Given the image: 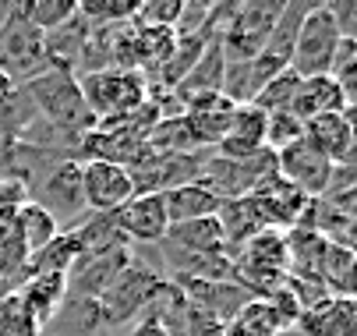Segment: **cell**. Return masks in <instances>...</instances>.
I'll return each mask as SVG.
<instances>
[{"mask_svg":"<svg viewBox=\"0 0 357 336\" xmlns=\"http://www.w3.org/2000/svg\"><path fill=\"white\" fill-rule=\"evenodd\" d=\"M78 89H82V100H85L96 128L117 124V121L131 117L135 110H142L149 103L145 75H138L131 68H96V71H85L78 78Z\"/></svg>","mask_w":357,"mask_h":336,"instance_id":"1","label":"cell"},{"mask_svg":"<svg viewBox=\"0 0 357 336\" xmlns=\"http://www.w3.org/2000/svg\"><path fill=\"white\" fill-rule=\"evenodd\" d=\"M32 103L39 110V117L46 124H54L57 131H64L68 138L82 142L96 121L82 100V89H78V78L71 71H61V68H46L43 75H36L32 82H25Z\"/></svg>","mask_w":357,"mask_h":336,"instance_id":"2","label":"cell"},{"mask_svg":"<svg viewBox=\"0 0 357 336\" xmlns=\"http://www.w3.org/2000/svg\"><path fill=\"white\" fill-rule=\"evenodd\" d=\"M29 202L43 206L50 216H54L61 234L75 230L89 216V206H85V195H82V163L75 156L50 160L29 181Z\"/></svg>","mask_w":357,"mask_h":336,"instance_id":"3","label":"cell"},{"mask_svg":"<svg viewBox=\"0 0 357 336\" xmlns=\"http://www.w3.org/2000/svg\"><path fill=\"white\" fill-rule=\"evenodd\" d=\"M160 283H163L160 273H152L149 266H142V262L131 259V262L117 273V280L96 298V305H99V312H103L107 326H110V329L135 326L138 315L149 308L152 294L160 291Z\"/></svg>","mask_w":357,"mask_h":336,"instance_id":"4","label":"cell"},{"mask_svg":"<svg viewBox=\"0 0 357 336\" xmlns=\"http://www.w3.org/2000/svg\"><path fill=\"white\" fill-rule=\"evenodd\" d=\"M280 8H283V0H248V4H234V11L220 32L223 61L259 57L276 18H280Z\"/></svg>","mask_w":357,"mask_h":336,"instance_id":"5","label":"cell"},{"mask_svg":"<svg viewBox=\"0 0 357 336\" xmlns=\"http://www.w3.org/2000/svg\"><path fill=\"white\" fill-rule=\"evenodd\" d=\"M50 68L46 61V39L39 29L25 22L18 4H11V15L0 25V75H8L15 85L32 82Z\"/></svg>","mask_w":357,"mask_h":336,"instance_id":"6","label":"cell"},{"mask_svg":"<svg viewBox=\"0 0 357 336\" xmlns=\"http://www.w3.org/2000/svg\"><path fill=\"white\" fill-rule=\"evenodd\" d=\"M340 29L329 15L326 4H312L308 15H304L297 39H294V50H290V71L297 78H319L329 75V64L336 57V46H340Z\"/></svg>","mask_w":357,"mask_h":336,"instance_id":"7","label":"cell"},{"mask_svg":"<svg viewBox=\"0 0 357 336\" xmlns=\"http://www.w3.org/2000/svg\"><path fill=\"white\" fill-rule=\"evenodd\" d=\"M82 195L89 213H117L124 202L135 199V181L124 163L85 160L82 163Z\"/></svg>","mask_w":357,"mask_h":336,"instance_id":"8","label":"cell"},{"mask_svg":"<svg viewBox=\"0 0 357 336\" xmlns=\"http://www.w3.org/2000/svg\"><path fill=\"white\" fill-rule=\"evenodd\" d=\"M114 223H117V230L128 245H160L170 230L160 191H142L131 202H124L114 213Z\"/></svg>","mask_w":357,"mask_h":336,"instance_id":"9","label":"cell"},{"mask_svg":"<svg viewBox=\"0 0 357 336\" xmlns=\"http://www.w3.org/2000/svg\"><path fill=\"white\" fill-rule=\"evenodd\" d=\"M301 142L315 149L322 160H329L333 167H354V110L304 121Z\"/></svg>","mask_w":357,"mask_h":336,"instance_id":"10","label":"cell"},{"mask_svg":"<svg viewBox=\"0 0 357 336\" xmlns=\"http://www.w3.org/2000/svg\"><path fill=\"white\" fill-rule=\"evenodd\" d=\"M276 174L294 184L301 195L308 199H322L329 191V177H333V163L322 160L315 149H308L304 142H294V146L276 153Z\"/></svg>","mask_w":357,"mask_h":336,"instance_id":"11","label":"cell"},{"mask_svg":"<svg viewBox=\"0 0 357 336\" xmlns=\"http://www.w3.org/2000/svg\"><path fill=\"white\" fill-rule=\"evenodd\" d=\"M128 262H131V245L110 248V252H96V255H78L68 269V294L96 301L117 280V273Z\"/></svg>","mask_w":357,"mask_h":336,"instance_id":"12","label":"cell"},{"mask_svg":"<svg viewBox=\"0 0 357 336\" xmlns=\"http://www.w3.org/2000/svg\"><path fill=\"white\" fill-rule=\"evenodd\" d=\"M266 149V114L259 107H234L230 114V124H227V135L220 138L216 153L227 156V160H248L255 153Z\"/></svg>","mask_w":357,"mask_h":336,"instance_id":"13","label":"cell"},{"mask_svg":"<svg viewBox=\"0 0 357 336\" xmlns=\"http://www.w3.org/2000/svg\"><path fill=\"white\" fill-rule=\"evenodd\" d=\"M343 110H354L347 103L343 89L329 78V75H319V78H301V89L290 103V114L304 124L312 117H322V114H343Z\"/></svg>","mask_w":357,"mask_h":336,"instance_id":"14","label":"cell"},{"mask_svg":"<svg viewBox=\"0 0 357 336\" xmlns=\"http://www.w3.org/2000/svg\"><path fill=\"white\" fill-rule=\"evenodd\" d=\"M354 298H322L297 319L301 336H354Z\"/></svg>","mask_w":357,"mask_h":336,"instance_id":"15","label":"cell"},{"mask_svg":"<svg viewBox=\"0 0 357 336\" xmlns=\"http://www.w3.org/2000/svg\"><path fill=\"white\" fill-rule=\"evenodd\" d=\"M18 298L29 305V312L46 329V322L57 315V308L68 298V276L64 273H36V276H25L22 287H18Z\"/></svg>","mask_w":357,"mask_h":336,"instance_id":"16","label":"cell"},{"mask_svg":"<svg viewBox=\"0 0 357 336\" xmlns=\"http://www.w3.org/2000/svg\"><path fill=\"white\" fill-rule=\"evenodd\" d=\"M216 220H220V230H223V248H227V255L234 259L255 234H262L266 230V223H262V216H259V209H255V202L251 199H234V202H223L220 206V213H216Z\"/></svg>","mask_w":357,"mask_h":336,"instance_id":"17","label":"cell"},{"mask_svg":"<svg viewBox=\"0 0 357 336\" xmlns=\"http://www.w3.org/2000/svg\"><path fill=\"white\" fill-rule=\"evenodd\" d=\"M163 195V209H167V220L170 227L177 223H191V220H206V216H216L220 213V199L213 195L209 188H202L198 181L195 184H181V188H170V191H160Z\"/></svg>","mask_w":357,"mask_h":336,"instance_id":"18","label":"cell"},{"mask_svg":"<svg viewBox=\"0 0 357 336\" xmlns=\"http://www.w3.org/2000/svg\"><path fill=\"white\" fill-rule=\"evenodd\" d=\"M163 245H170V248H177V252H188V255H227V248H223V230H220V220H216V216L170 227L167 237H163ZM227 259H230V255H227Z\"/></svg>","mask_w":357,"mask_h":336,"instance_id":"19","label":"cell"},{"mask_svg":"<svg viewBox=\"0 0 357 336\" xmlns=\"http://www.w3.org/2000/svg\"><path fill=\"white\" fill-rule=\"evenodd\" d=\"M223 50H220V36L206 39V50L195 61V68L177 82V100H195V96H213L220 92V82H223Z\"/></svg>","mask_w":357,"mask_h":336,"instance_id":"20","label":"cell"},{"mask_svg":"<svg viewBox=\"0 0 357 336\" xmlns=\"http://www.w3.org/2000/svg\"><path fill=\"white\" fill-rule=\"evenodd\" d=\"M15 223H18V237H22V248H25L29 259L39 255L46 245H54L57 237H61L57 220L50 216L43 206H36V202L18 206V209H15Z\"/></svg>","mask_w":357,"mask_h":336,"instance_id":"21","label":"cell"},{"mask_svg":"<svg viewBox=\"0 0 357 336\" xmlns=\"http://www.w3.org/2000/svg\"><path fill=\"white\" fill-rule=\"evenodd\" d=\"M319 283L329 298H354V252L326 245V255L319 266Z\"/></svg>","mask_w":357,"mask_h":336,"instance_id":"22","label":"cell"},{"mask_svg":"<svg viewBox=\"0 0 357 336\" xmlns=\"http://www.w3.org/2000/svg\"><path fill=\"white\" fill-rule=\"evenodd\" d=\"M308 8H312L308 0H304V4H301V0H283L280 18H276V25H273V32H269V39H266V46H262L266 54L287 61V68H290V50H294L297 29H301L304 15H308Z\"/></svg>","mask_w":357,"mask_h":336,"instance_id":"23","label":"cell"},{"mask_svg":"<svg viewBox=\"0 0 357 336\" xmlns=\"http://www.w3.org/2000/svg\"><path fill=\"white\" fill-rule=\"evenodd\" d=\"M18 11L25 15L32 29L46 36V32H57L61 25H68L78 15V4L75 0H25V4H18Z\"/></svg>","mask_w":357,"mask_h":336,"instance_id":"24","label":"cell"},{"mask_svg":"<svg viewBox=\"0 0 357 336\" xmlns=\"http://www.w3.org/2000/svg\"><path fill=\"white\" fill-rule=\"evenodd\" d=\"M0 336H43V322L29 312L18 291L0 298Z\"/></svg>","mask_w":357,"mask_h":336,"instance_id":"25","label":"cell"},{"mask_svg":"<svg viewBox=\"0 0 357 336\" xmlns=\"http://www.w3.org/2000/svg\"><path fill=\"white\" fill-rule=\"evenodd\" d=\"M297 89H301V78L287 68V71H280V75H276L259 96H255V103H251V107H259L262 114H280V110L290 114V103H294Z\"/></svg>","mask_w":357,"mask_h":336,"instance_id":"26","label":"cell"},{"mask_svg":"<svg viewBox=\"0 0 357 336\" xmlns=\"http://www.w3.org/2000/svg\"><path fill=\"white\" fill-rule=\"evenodd\" d=\"M181 8H184V0H149V4L135 8L131 25L135 29H170L174 32V25L181 18Z\"/></svg>","mask_w":357,"mask_h":336,"instance_id":"27","label":"cell"},{"mask_svg":"<svg viewBox=\"0 0 357 336\" xmlns=\"http://www.w3.org/2000/svg\"><path fill=\"white\" fill-rule=\"evenodd\" d=\"M354 68H357V39H340L336 57H333V64H329V78L343 89V96H347L350 107H354V89H357Z\"/></svg>","mask_w":357,"mask_h":336,"instance_id":"28","label":"cell"},{"mask_svg":"<svg viewBox=\"0 0 357 336\" xmlns=\"http://www.w3.org/2000/svg\"><path fill=\"white\" fill-rule=\"evenodd\" d=\"M301 135H304V124L294 114H287V110L266 114V149L269 153H280V149L294 146V142H301Z\"/></svg>","mask_w":357,"mask_h":336,"instance_id":"29","label":"cell"},{"mask_svg":"<svg viewBox=\"0 0 357 336\" xmlns=\"http://www.w3.org/2000/svg\"><path fill=\"white\" fill-rule=\"evenodd\" d=\"M223 322L206 315L202 308H191L188 305V319H184V336H223Z\"/></svg>","mask_w":357,"mask_h":336,"instance_id":"30","label":"cell"},{"mask_svg":"<svg viewBox=\"0 0 357 336\" xmlns=\"http://www.w3.org/2000/svg\"><path fill=\"white\" fill-rule=\"evenodd\" d=\"M124 336H167V333L160 326H152V322H135V326H128Z\"/></svg>","mask_w":357,"mask_h":336,"instance_id":"31","label":"cell"},{"mask_svg":"<svg viewBox=\"0 0 357 336\" xmlns=\"http://www.w3.org/2000/svg\"><path fill=\"white\" fill-rule=\"evenodd\" d=\"M223 336H255V333H251V329H244V326H241V322L234 319V322H227V329H223Z\"/></svg>","mask_w":357,"mask_h":336,"instance_id":"32","label":"cell"},{"mask_svg":"<svg viewBox=\"0 0 357 336\" xmlns=\"http://www.w3.org/2000/svg\"><path fill=\"white\" fill-rule=\"evenodd\" d=\"M11 92H15V82H11L8 75H0V103H4V100H8Z\"/></svg>","mask_w":357,"mask_h":336,"instance_id":"33","label":"cell"},{"mask_svg":"<svg viewBox=\"0 0 357 336\" xmlns=\"http://www.w3.org/2000/svg\"><path fill=\"white\" fill-rule=\"evenodd\" d=\"M11 15V4H0V25H4V18Z\"/></svg>","mask_w":357,"mask_h":336,"instance_id":"34","label":"cell"}]
</instances>
